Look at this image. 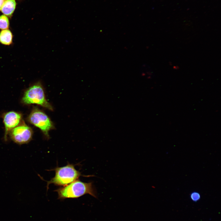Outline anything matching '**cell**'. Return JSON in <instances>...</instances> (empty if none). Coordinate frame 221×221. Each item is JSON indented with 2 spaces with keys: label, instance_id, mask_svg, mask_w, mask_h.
Returning a JSON list of instances; mask_svg holds the SVG:
<instances>
[{
  "label": "cell",
  "instance_id": "6da1fadb",
  "mask_svg": "<svg viewBox=\"0 0 221 221\" xmlns=\"http://www.w3.org/2000/svg\"><path fill=\"white\" fill-rule=\"evenodd\" d=\"M58 194V199L64 200L67 198H77L89 194L97 198V193L92 182L85 183L76 180L70 184L55 190Z\"/></svg>",
  "mask_w": 221,
  "mask_h": 221
},
{
  "label": "cell",
  "instance_id": "7a4b0ae2",
  "mask_svg": "<svg viewBox=\"0 0 221 221\" xmlns=\"http://www.w3.org/2000/svg\"><path fill=\"white\" fill-rule=\"evenodd\" d=\"M52 170H54V176L49 181H47V189L50 184L60 186H65L77 180L83 176L81 173L77 170L73 164L69 163L66 165L57 167Z\"/></svg>",
  "mask_w": 221,
  "mask_h": 221
},
{
  "label": "cell",
  "instance_id": "3957f363",
  "mask_svg": "<svg viewBox=\"0 0 221 221\" xmlns=\"http://www.w3.org/2000/svg\"><path fill=\"white\" fill-rule=\"evenodd\" d=\"M25 104H36L53 110L52 106L46 99L43 87L38 82L29 87L25 91L21 100Z\"/></svg>",
  "mask_w": 221,
  "mask_h": 221
},
{
  "label": "cell",
  "instance_id": "277c9868",
  "mask_svg": "<svg viewBox=\"0 0 221 221\" xmlns=\"http://www.w3.org/2000/svg\"><path fill=\"white\" fill-rule=\"evenodd\" d=\"M28 121L39 128L47 139L49 138V132L54 129V125L48 116L37 107L32 110L27 118Z\"/></svg>",
  "mask_w": 221,
  "mask_h": 221
},
{
  "label": "cell",
  "instance_id": "5b68a950",
  "mask_svg": "<svg viewBox=\"0 0 221 221\" xmlns=\"http://www.w3.org/2000/svg\"><path fill=\"white\" fill-rule=\"evenodd\" d=\"M33 132L30 127L23 122L9 132L10 137L14 142L19 144L27 143L32 139Z\"/></svg>",
  "mask_w": 221,
  "mask_h": 221
},
{
  "label": "cell",
  "instance_id": "8992f818",
  "mask_svg": "<svg viewBox=\"0 0 221 221\" xmlns=\"http://www.w3.org/2000/svg\"><path fill=\"white\" fill-rule=\"evenodd\" d=\"M3 118L5 128L4 138L6 140L10 131L22 122V116L19 113L10 111L4 113Z\"/></svg>",
  "mask_w": 221,
  "mask_h": 221
},
{
  "label": "cell",
  "instance_id": "52a82bcc",
  "mask_svg": "<svg viewBox=\"0 0 221 221\" xmlns=\"http://www.w3.org/2000/svg\"><path fill=\"white\" fill-rule=\"evenodd\" d=\"M13 35L9 29L2 30L0 32V43L10 45L13 43Z\"/></svg>",
  "mask_w": 221,
  "mask_h": 221
},
{
  "label": "cell",
  "instance_id": "ba28073f",
  "mask_svg": "<svg viewBox=\"0 0 221 221\" xmlns=\"http://www.w3.org/2000/svg\"><path fill=\"white\" fill-rule=\"evenodd\" d=\"M16 5L14 0H6L2 7L1 11L4 14L10 17L14 10Z\"/></svg>",
  "mask_w": 221,
  "mask_h": 221
},
{
  "label": "cell",
  "instance_id": "9c48e42d",
  "mask_svg": "<svg viewBox=\"0 0 221 221\" xmlns=\"http://www.w3.org/2000/svg\"><path fill=\"white\" fill-rule=\"evenodd\" d=\"M9 26V21L8 17L5 15L0 16V29H8Z\"/></svg>",
  "mask_w": 221,
  "mask_h": 221
},
{
  "label": "cell",
  "instance_id": "30bf717a",
  "mask_svg": "<svg viewBox=\"0 0 221 221\" xmlns=\"http://www.w3.org/2000/svg\"><path fill=\"white\" fill-rule=\"evenodd\" d=\"M191 197L192 200L194 201H196L200 199V196L198 193L194 192L191 194Z\"/></svg>",
  "mask_w": 221,
  "mask_h": 221
},
{
  "label": "cell",
  "instance_id": "8fae6325",
  "mask_svg": "<svg viewBox=\"0 0 221 221\" xmlns=\"http://www.w3.org/2000/svg\"><path fill=\"white\" fill-rule=\"evenodd\" d=\"M6 0H0V10H1L2 5Z\"/></svg>",
  "mask_w": 221,
  "mask_h": 221
}]
</instances>
